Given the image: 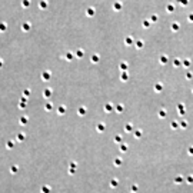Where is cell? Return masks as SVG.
<instances>
[{"label": "cell", "instance_id": "obj_2", "mask_svg": "<svg viewBox=\"0 0 193 193\" xmlns=\"http://www.w3.org/2000/svg\"><path fill=\"white\" fill-rule=\"evenodd\" d=\"M106 110H107V112H110V110H112V106H110V105H107V106H106Z\"/></svg>", "mask_w": 193, "mask_h": 193}, {"label": "cell", "instance_id": "obj_1", "mask_svg": "<svg viewBox=\"0 0 193 193\" xmlns=\"http://www.w3.org/2000/svg\"><path fill=\"white\" fill-rule=\"evenodd\" d=\"M166 62H167V57L163 56V57H162V63H166Z\"/></svg>", "mask_w": 193, "mask_h": 193}, {"label": "cell", "instance_id": "obj_6", "mask_svg": "<svg viewBox=\"0 0 193 193\" xmlns=\"http://www.w3.org/2000/svg\"><path fill=\"white\" fill-rule=\"evenodd\" d=\"M44 94H46V97H49V94H50V90H46V92H44Z\"/></svg>", "mask_w": 193, "mask_h": 193}, {"label": "cell", "instance_id": "obj_5", "mask_svg": "<svg viewBox=\"0 0 193 193\" xmlns=\"http://www.w3.org/2000/svg\"><path fill=\"white\" fill-rule=\"evenodd\" d=\"M97 60H99V57H97V56H93V62H94V63H96V62H97Z\"/></svg>", "mask_w": 193, "mask_h": 193}, {"label": "cell", "instance_id": "obj_4", "mask_svg": "<svg viewBox=\"0 0 193 193\" xmlns=\"http://www.w3.org/2000/svg\"><path fill=\"white\" fill-rule=\"evenodd\" d=\"M173 29H175V30H177V29H179V24H176V23H175V24H173Z\"/></svg>", "mask_w": 193, "mask_h": 193}, {"label": "cell", "instance_id": "obj_3", "mask_svg": "<svg viewBox=\"0 0 193 193\" xmlns=\"http://www.w3.org/2000/svg\"><path fill=\"white\" fill-rule=\"evenodd\" d=\"M130 129H132V127H130V124H127V126H126V132H132Z\"/></svg>", "mask_w": 193, "mask_h": 193}]
</instances>
